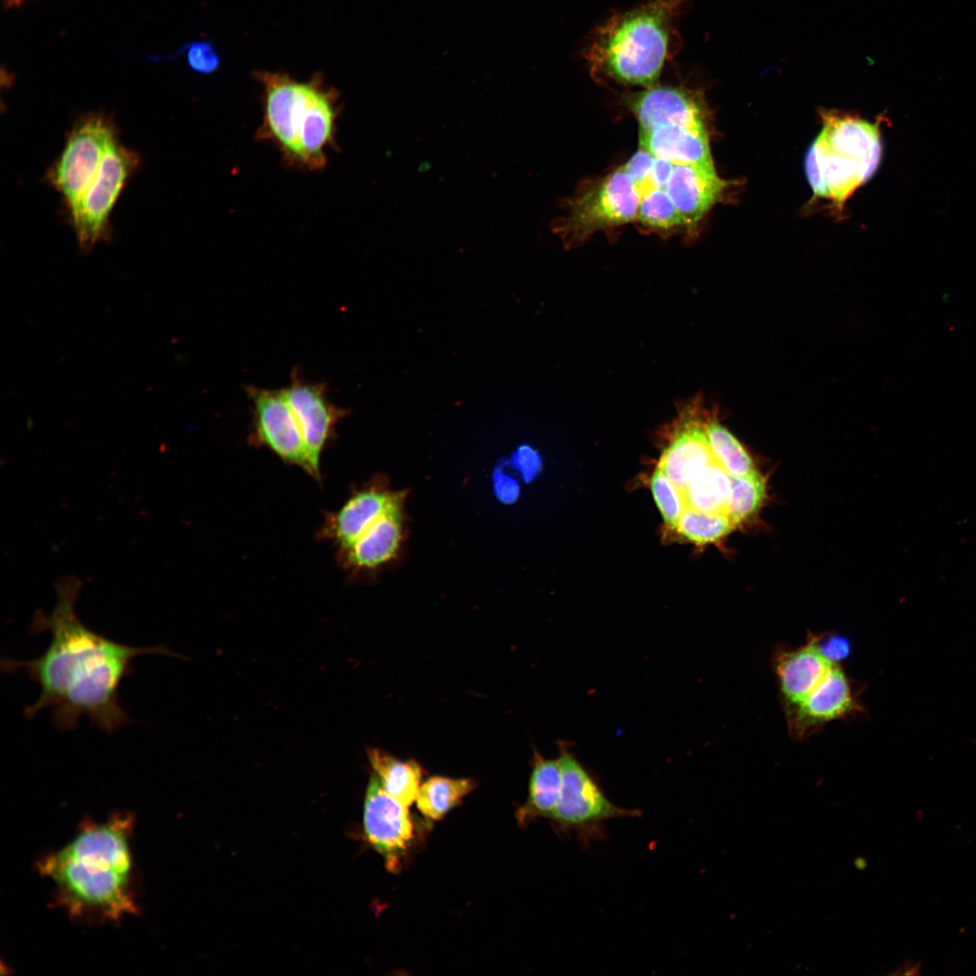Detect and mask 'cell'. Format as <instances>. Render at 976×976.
Here are the masks:
<instances>
[{
	"label": "cell",
	"instance_id": "cell-23",
	"mask_svg": "<svg viewBox=\"0 0 976 976\" xmlns=\"http://www.w3.org/2000/svg\"><path fill=\"white\" fill-rule=\"evenodd\" d=\"M731 476L716 462L699 470L683 493L685 506L707 512L726 513Z\"/></svg>",
	"mask_w": 976,
	"mask_h": 976
},
{
	"label": "cell",
	"instance_id": "cell-34",
	"mask_svg": "<svg viewBox=\"0 0 976 976\" xmlns=\"http://www.w3.org/2000/svg\"><path fill=\"white\" fill-rule=\"evenodd\" d=\"M494 479L495 492L499 499L510 502L517 498L519 486L514 479L501 471L497 472Z\"/></svg>",
	"mask_w": 976,
	"mask_h": 976
},
{
	"label": "cell",
	"instance_id": "cell-26",
	"mask_svg": "<svg viewBox=\"0 0 976 976\" xmlns=\"http://www.w3.org/2000/svg\"><path fill=\"white\" fill-rule=\"evenodd\" d=\"M731 492L726 513L737 525L750 521L759 511L766 497V479L757 471L731 477Z\"/></svg>",
	"mask_w": 976,
	"mask_h": 976
},
{
	"label": "cell",
	"instance_id": "cell-4",
	"mask_svg": "<svg viewBox=\"0 0 976 976\" xmlns=\"http://www.w3.org/2000/svg\"><path fill=\"white\" fill-rule=\"evenodd\" d=\"M683 0H649L615 13L595 29L586 50L595 75L651 88L656 85L678 38L675 27Z\"/></svg>",
	"mask_w": 976,
	"mask_h": 976
},
{
	"label": "cell",
	"instance_id": "cell-28",
	"mask_svg": "<svg viewBox=\"0 0 976 976\" xmlns=\"http://www.w3.org/2000/svg\"><path fill=\"white\" fill-rule=\"evenodd\" d=\"M637 220L662 230L687 227L684 218L663 189H654L640 196Z\"/></svg>",
	"mask_w": 976,
	"mask_h": 976
},
{
	"label": "cell",
	"instance_id": "cell-19",
	"mask_svg": "<svg viewBox=\"0 0 976 976\" xmlns=\"http://www.w3.org/2000/svg\"><path fill=\"white\" fill-rule=\"evenodd\" d=\"M728 185L715 167L674 164L664 190L690 228L722 199Z\"/></svg>",
	"mask_w": 976,
	"mask_h": 976
},
{
	"label": "cell",
	"instance_id": "cell-8",
	"mask_svg": "<svg viewBox=\"0 0 976 976\" xmlns=\"http://www.w3.org/2000/svg\"><path fill=\"white\" fill-rule=\"evenodd\" d=\"M142 164L140 155L118 138L107 149L99 169L76 208L69 214L78 246L89 253L111 239L110 215L131 176Z\"/></svg>",
	"mask_w": 976,
	"mask_h": 976
},
{
	"label": "cell",
	"instance_id": "cell-32",
	"mask_svg": "<svg viewBox=\"0 0 976 976\" xmlns=\"http://www.w3.org/2000/svg\"><path fill=\"white\" fill-rule=\"evenodd\" d=\"M514 465L521 474L525 482H530L541 469L542 460L540 454L530 446H520L513 455Z\"/></svg>",
	"mask_w": 976,
	"mask_h": 976
},
{
	"label": "cell",
	"instance_id": "cell-13",
	"mask_svg": "<svg viewBox=\"0 0 976 976\" xmlns=\"http://www.w3.org/2000/svg\"><path fill=\"white\" fill-rule=\"evenodd\" d=\"M700 398L680 406L658 467L682 492L693 476L715 461L706 433Z\"/></svg>",
	"mask_w": 976,
	"mask_h": 976
},
{
	"label": "cell",
	"instance_id": "cell-27",
	"mask_svg": "<svg viewBox=\"0 0 976 976\" xmlns=\"http://www.w3.org/2000/svg\"><path fill=\"white\" fill-rule=\"evenodd\" d=\"M735 525L724 512H707L685 506L678 521L677 532L697 545L719 541Z\"/></svg>",
	"mask_w": 976,
	"mask_h": 976
},
{
	"label": "cell",
	"instance_id": "cell-22",
	"mask_svg": "<svg viewBox=\"0 0 976 976\" xmlns=\"http://www.w3.org/2000/svg\"><path fill=\"white\" fill-rule=\"evenodd\" d=\"M368 757L388 793L407 806L416 801L422 776V768L418 762L401 761L377 747L368 749Z\"/></svg>",
	"mask_w": 976,
	"mask_h": 976
},
{
	"label": "cell",
	"instance_id": "cell-2",
	"mask_svg": "<svg viewBox=\"0 0 976 976\" xmlns=\"http://www.w3.org/2000/svg\"><path fill=\"white\" fill-rule=\"evenodd\" d=\"M135 817L86 821L65 845L38 861L54 899L71 918L117 922L137 913L131 839Z\"/></svg>",
	"mask_w": 976,
	"mask_h": 976
},
{
	"label": "cell",
	"instance_id": "cell-24",
	"mask_svg": "<svg viewBox=\"0 0 976 976\" xmlns=\"http://www.w3.org/2000/svg\"><path fill=\"white\" fill-rule=\"evenodd\" d=\"M475 787V782L469 778L432 776L420 785L417 807L425 818L440 820Z\"/></svg>",
	"mask_w": 976,
	"mask_h": 976
},
{
	"label": "cell",
	"instance_id": "cell-33",
	"mask_svg": "<svg viewBox=\"0 0 976 976\" xmlns=\"http://www.w3.org/2000/svg\"><path fill=\"white\" fill-rule=\"evenodd\" d=\"M818 643L825 656L834 663L848 657L850 652L849 643L844 636L819 635Z\"/></svg>",
	"mask_w": 976,
	"mask_h": 976
},
{
	"label": "cell",
	"instance_id": "cell-17",
	"mask_svg": "<svg viewBox=\"0 0 976 976\" xmlns=\"http://www.w3.org/2000/svg\"><path fill=\"white\" fill-rule=\"evenodd\" d=\"M819 635L809 633L805 644L791 648L779 645L774 652V666L785 711L802 702L823 680L835 664L822 652Z\"/></svg>",
	"mask_w": 976,
	"mask_h": 976
},
{
	"label": "cell",
	"instance_id": "cell-21",
	"mask_svg": "<svg viewBox=\"0 0 976 976\" xmlns=\"http://www.w3.org/2000/svg\"><path fill=\"white\" fill-rule=\"evenodd\" d=\"M562 784L558 759H549L534 752L528 798L516 812L520 825L526 826L539 818L551 819L557 807Z\"/></svg>",
	"mask_w": 976,
	"mask_h": 976
},
{
	"label": "cell",
	"instance_id": "cell-18",
	"mask_svg": "<svg viewBox=\"0 0 976 976\" xmlns=\"http://www.w3.org/2000/svg\"><path fill=\"white\" fill-rule=\"evenodd\" d=\"M403 536V505L381 515L349 546L336 550L340 566L354 575L371 571L396 557Z\"/></svg>",
	"mask_w": 976,
	"mask_h": 976
},
{
	"label": "cell",
	"instance_id": "cell-5",
	"mask_svg": "<svg viewBox=\"0 0 976 976\" xmlns=\"http://www.w3.org/2000/svg\"><path fill=\"white\" fill-rule=\"evenodd\" d=\"M822 118L823 127L806 155V175L815 196L841 210L879 164V125L831 112H823Z\"/></svg>",
	"mask_w": 976,
	"mask_h": 976
},
{
	"label": "cell",
	"instance_id": "cell-30",
	"mask_svg": "<svg viewBox=\"0 0 976 976\" xmlns=\"http://www.w3.org/2000/svg\"><path fill=\"white\" fill-rule=\"evenodd\" d=\"M185 53L189 67L201 75H211L216 72L221 64V57L210 40H198L185 44L174 53L165 56H152V61L173 59Z\"/></svg>",
	"mask_w": 976,
	"mask_h": 976
},
{
	"label": "cell",
	"instance_id": "cell-6",
	"mask_svg": "<svg viewBox=\"0 0 976 976\" xmlns=\"http://www.w3.org/2000/svg\"><path fill=\"white\" fill-rule=\"evenodd\" d=\"M562 784L559 799L551 817L556 831L575 835L582 846L605 837L604 823L615 818L640 817L637 809L615 805L599 783L565 743L558 744Z\"/></svg>",
	"mask_w": 976,
	"mask_h": 976
},
{
	"label": "cell",
	"instance_id": "cell-14",
	"mask_svg": "<svg viewBox=\"0 0 976 976\" xmlns=\"http://www.w3.org/2000/svg\"><path fill=\"white\" fill-rule=\"evenodd\" d=\"M863 709L850 680L835 663L802 702L786 710L788 730L793 738L804 739L824 724L860 714Z\"/></svg>",
	"mask_w": 976,
	"mask_h": 976
},
{
	"label": "cell",
	"instance_id": "cell-12",
	"mask_svg": "<svg viewBox=\"0 0 976 976\" xmlns=\"http://www.w3.org/2000/svg\"><path fill=\"white\" fill-rule=\"evenodd\" d=\"M408 807L388 793L375 774L371 775L364 800L363 829L367 840L384 858L390 871H398L414 837Z\"/></svg>",
	"mask_w": 976,
	"mask_h": 976
},
{
	"label": "cell",
	"instance_id": "cell-36",
	"mask_svg": "<svg viewBox=\"0 0 976 976\" xmlns=\"http://www.w3.org/2000/svg\"><path fill=\"white\" fill-rule=\"evenodd\" d=\"M26 0H4L5 7H17L20 6Z\"/></svg>",
	"mask_w": 976,
	"mask_h": 976
},
{
	"label": "cell",
	"instance_id": "cell-10",
	"mask_svg": "<svg viewBox=\"0 0 976 976\" xmlns=\"http://www.w3.org/2000/svg\"><path fill=\"white\" fill-rule=\"evenodd\" d=\"M246 393L252 405L249 442L314 477L300 427L283 390L249 385Z\"/></svg>",
	"mask_w": 976,
	"mask_h": 976
},
{
	"label": "cell",
	"instance_id": "cell-1",
	"mask_svg": "<svg viewBox=\"0 0 976 976\" xmlns=\"http://www.w3.org/2000/svg\"><path fill=\"white\" fill-rule=\"evenodd\" d=\"M76 593L73 587L60 590L52 615H36L32 633H51L45 651L30 660L2 659L1 669L21 671L39 685L40 695L25 708V717L50 708L61 731L76 728L88 717L99 730L113 733L131 721L119 704V687L133 672L132 661L143 654L178 655L164 644L130 646L89 629L75 613Z\"/></svg>",
	"mask_w": 976,
	"mask_h": 976
},
{
	"label": "cell",
	"instance_id": "cell-9",
	"mask_svg": "<svg viewBox=\"0 0 976 976\" xmlns=\"http://www.w3.org/2000/svg\"><path fill=\"white\" fill-rule=\"evenodd\" d=\"M639 202L638 191L621 166L577 196L557 230L568 245L577 244L596 231L636 220Z\"/></svg>",
	"mask_w": 976,
	"mask_h": 976
},
{
	"label": "cell",
	"instance_id": "cell-25",
	"mask_svg": "<svg viewBox=\"0 0 976 976\" xmlns=\"http://www.w3.org/2000/svg\"><path fill=\"white\" fill-rule=\"evenodd\" d=\"M705 428L715 461L731 477L742 476L755 470L750 455L715 417L707 416Z\"/></svg>",
	"mask_w": 976,
	"mask_h": 976
},
{
	"label": "cell",
	"instance_id": "cell-35",
	"mask_svg": "<svg viewBox=\"0 0 976 976\" xmlns=\"http://www.w3.org/2000/svg\"><path fill=\"white\" fill-rule=\"evenodd\" d=\"M921 962H906L894 974L917 975L921 973Z\"/></svg>",
	"mask_w": 976,
	"mask_h": 976
},
{
	"label": "cell",
	"instance_id": "cell-16",
	"mask_svg": "<svg viewBox=\"0 0 976 976\" xmlns=\"http://www.w3.org/2000/svg\"><path fill=\"white\" fill-rule=\"evenodd\" d=\"M405 492L390 491L382 484H369L354 492L337 511L326 515L318 533L336 550L349 546L367 527L387 511L404 505Z\"/></svg>",
	"mask_w": 976,
	"mask_h": 976
},
{
	"label": "cell",
	"instance_id": "cell-3",
	"mask_svg": "<svg viewBox=\"0 0 976 976\" xmlns=\"http://www.w3.org/2000/svg\"><path fill=\"white\" fill-rule=\"evenodd\" d=\"M263 87V117L255 138L273 145L289 168L320 171L335 144L339 93L320 75L300 81L287 73L257 71Z\"/></svg>",
	"mask_w": 976,
	"mask_h": 976
},
{
	"label": "cell",
	"instance_id": "cell-7",
	"mask_svg": "<svg viewBox=\"0 0 976 976\" xmlns=\"http://www.w3.org/2000/svg\"><path fill=\"white\" fill-rule=\"evenodd\" d=\"M117 138L114 119L100 111L80 116L68 131L61 153L44 177L61 195L68 214L81 200L107 149Z\"/></svg>",
	"mask_w": 976,
	"mask_h": 976
},
{
	"label": "cell",
	"instance_id": "cell-11",
	"mask_svg": "<svg viewBox=\"0 0 976 976\" xmlns=\"http://www.w3.org/2000/svg\"><path fill=\"white\" fill-rule=\"evenodd\" d=\"M282 390L300 427L314 478L320 480L322 453L347 411L331 401L324 383L305 380L296 369Z\"/></svg>",
	"mask_w": 976,
	"mask_h": 976
},
{
	"label": "cell",
	"instance_id": "cell-31",
	"mask_svg": "<svg viewBox=\"0 0 976 976\" xmlns=\"http://www.w3.org/2000/svg\"><path fill=\"white\" fill-rule=\"evenodd\" d=\"M655 156L645 149H640L634 153L626 163L622 165L623 169L632 179L639 195L657 189L652 179V169Z\"/></svg>",
	"mask_w": 976,
	"mask_h": 976
},
{
	"label": "cell",
	"instance_id": "cell-29",
	"mask_svg": "<svg viewBox=\"0 0 976 976\" xmlns=\"http://www.w3.org/2000/svg\"><path fill=\"white\" fill-rule=\"evenodd\" d=\"M650 486L666 526L676 530L685 507L682 491L658 466L651 476Z\"/></svg>",
	"mask_w": 976,
	"mask_h": 976
},
{
	"label": "cell",
	"instance_id": "cell-15",
	"mask_svg": "<svg viewBox=\"0 0 976 976\" xmlns=\"http://www.w3.org/2000/svg\"><path fill=\"white\" fill-rule=\"evenodd\" d=\"M640 130L680 126L708 131L702 93L683 87L653 86L627 96Z\"/></svg>",
	"mask_w": 976,
	"mask_h": 976
},
{
	"label": "cell",
	"instance_id": "cell-20",
	"mask_svg": "<svg viewBox=\"0 0 976 976\" xmlns=\"http://www.w3.org/2000/svg\"><path fill=\"white\" fill-rule=\"evenodd\" d=\"M640 147L674 164L715 167L708 131L680 126H661L640 130Z\"/></svg>",
	"mask_w": 976,
	"mask_h": 976
}]
</instances>
